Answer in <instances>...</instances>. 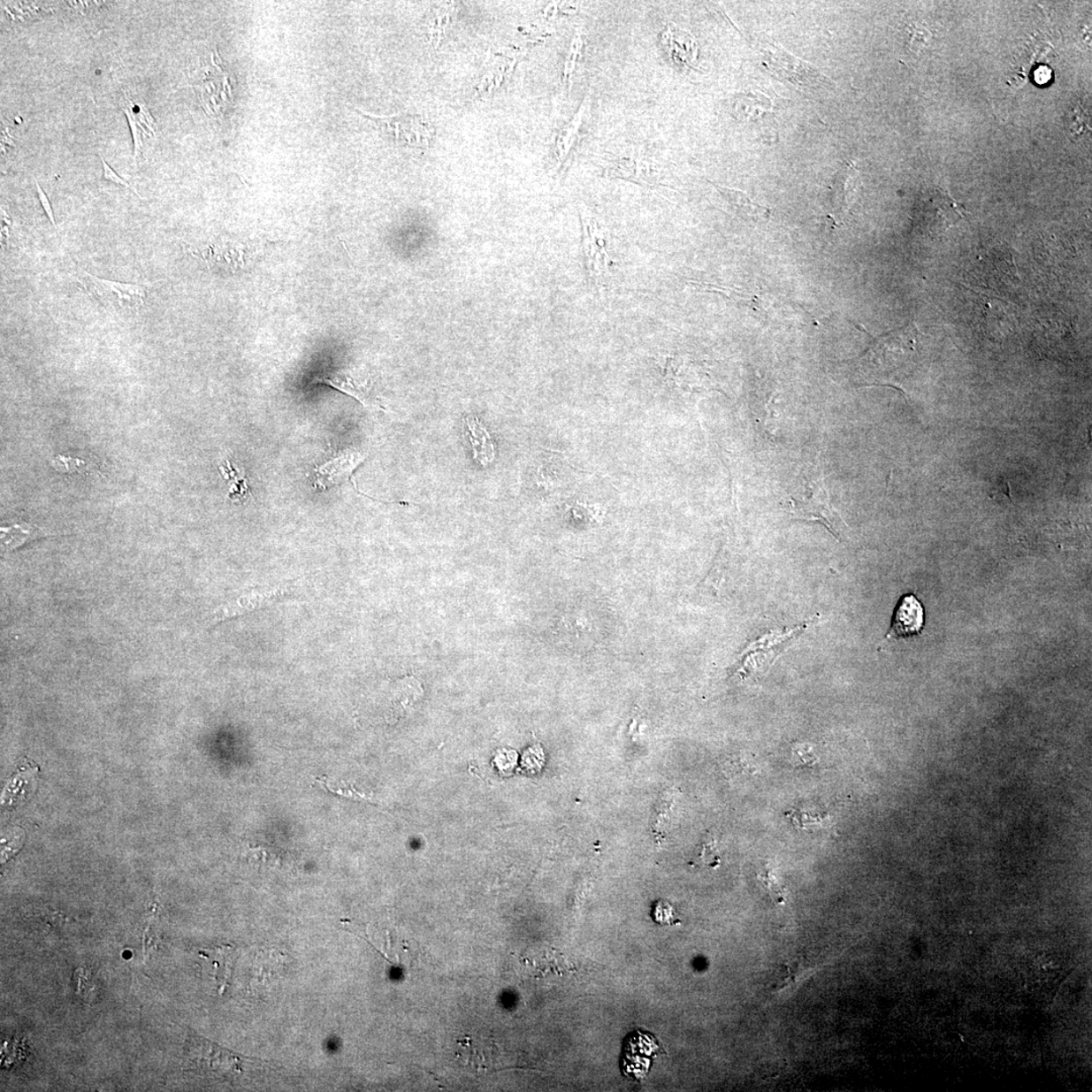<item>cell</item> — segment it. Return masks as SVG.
<instances>
[{"label": "cell", "instance_id": "6da1fadb", "mask_svg": "<svg viewBox=\"0 0 1092 1092\" xmlns=\"http://www.w3.org/2000/svg\"><path fill=\"white\" fill-rule=\"evenodd\" d=\"M968 214L967 209L956 202L946 189L934 187L920 202L918 223L928 236L939 238Z\"/></svg>", "mask_w": 1092, "mask_h": 1092}, {"label": "cell", "instance_id": "7a4b0ae2", "mask_svg": "<svg viewBox=\"0 0 1092 1092\" xmlns=\"http://www.w3.org/2000/svg\"><path fill=\"white\" fill-rule=\"evenodd\" d=\"M760 51L762 65L767 70L798 87L820 88L831 82L810 63L796 58L781 47L767 43Z\"/></svg>", "mask_w": 1092, "mask_h": 1092}, {"label": "cell", "instance_id": "3957f363", "mask_svg": "<svg viewBox=\"0 0 1092 1092\" xmlns=\"http://www.w3.org/2000/svg\"><path fill=\"white\" fill-rule=\"evenodd\" d=\"M807 627L808 623H805L795 626L793 629L772 631L753 641L743 654L742 666L737 673L744 675V677H750L751 675L767 672L779 654L783 653L795 638L805 632Z\"/></svg>", "mask_w": 1092, "mask_h": 1092}, {"label": "cell", "instance_id": "277c9868", "mask_svg": "<svg viewBox=\"0 0 1092 1092\" xmlns=\"http://www.w3.org/2000/svg\"><path fill=\"white\" fill-rule=\"evenodd\" d=\"M80 281L87 292L104 307L138 309L146 299V290L142 286L103 279L82 270Z\"/></svg>", "mask_w": 1092, "mask_h": 1092}, {"label": "cell", "instance_id": "5b68a950", "mask_svg": "<svg viewBox=\"0 0 1092 1092\" xmlns=\"http://www.w3.org/2000/svg\"><path fill=\"white\" fill-rule=\"evenodd\" d=\"M583 248L590 278H607L613 263L609 252V238L596 218L582 216Z\"/></svg>", "mask_w": 1092, "mask_h": 1092}, {"label": "cell", "instance_id": "8992f818", "mask_svg": "<svg viewBox=\"0 0 1092 1092\" xmlns=\"http://www.w3.org/2000/svg\"><path fill=\"white\" fill-rule=\"evenodd\" d=\"M790 503L792 518L819 521L828 528L830 533L840 539L836 531V514L830 505L827 491L822 488L821 485L812 489L808 497L800 500L792 498Z\"/></svg>", "mask_w": 1092, "mask_h": 1092}, {"label": "cell", "instance_id": "52a82bcc", "mask_svg": "<svg viewBox=\"0 0 1092 1092\" xmlns=\"http://www.w3.org/2000/svg\"><path fill=\"white\" fill-rule=\"evenodd\" d=\"M605 172L613 179L638 183L645 187L661 185V175L655 164L640 157H619L606 162Z\"/></svg>", "mask_w": 1092, "mask_h": 1092}, {"label": "cell", "instance_id": "ba28073f", "mask_svg": "<svg viewBox=\"0 0 1092 1092\" xmlns=\"http://www.w3.org/2000/svg\"><path fill=\"white\" fill-rule=\"evenodd\" d=\"M195 1061L201 1067L214 1071V1073L227 1075L241 1073L248 1059L235 1055L228 1050L217 1047L208 1041L195 1040L192 1042Z\"/></svg>", "mask_w": 1092, "mask_h": 1092}, {"label": "cell", "instance_id": "9c48e42d", "mask_svg": "<svg viewBox=\"0 0 1092 1092\" xmlns=\"http://www.w3.org/2000/svg\"><path fill=\"white\" fill-rule=\"evenodd\" d=\"M925 625V610L914 595L900 599L894 611L891 627L886 638H907L917 636Z\"/></svg>", "mask_w": 1092, "mask_h": 1092}, {"label": "cell", "instance_id": "30bf717a", "mask_svg": "<svg viewBox=\"0 0 1092 1092\" xmlns=\"http://www.w3.org/2000/svg\"><path fill=\"white\" fill-rule=\"evenodd\" d=\"M286 593V590L250 591L249 593L221 606L213 615V623L225 622V620L264 607L265 605L279 600Z\"/></svg>", "mask_w": 1092, "mask_h": 1092}, {"label": "cell", "instance_id": "8fae6325", "mask_svg": "<svg viewBox=\"0 0 1092 1092\" xmlns=\"http://www.w3.org/2000/svg\"><path fill=\"white\" fill-rule=\"evenodd\" d=\"M365 456L359 453L349 452L337 456L336 459L323 464L315 470V485L322 489L331 485L347 482L354 475L356 468L363 462Z\"/></svg>", "mask_w": 1092, "mask_h": 1092}, {"label": "cell", "instance_id": "7c38bea8", "mask_svg": "<svg viewBox=\"0 0 1092 1092\" xmlns=\"http://www.w3.org/2000/svg\"><path fill=\"white\" fill-rule=\"evenodd\" d=\"M121 108L126 118H128L134 143H135V149L134 150H135V157H138L141 149H142V136L153 135L155 134L154 126L157 125V122H155L146 104L144 103H138L128 94L124 95Z\"/></svg>", "mask_w": 1092, "mask_h": 1092}, {"label": "cell", "instance_id": "4fadbf2b", "mask_svg": "<svg viewBox=\"0 0 1092 1092\" xmlns=\"http://www.w3.org/2000/svg\"><path fill=\"white\" fill-rule=\"evenodd\" d=\"M666 50L676 65L692 67L697 60L696 40L689 33L670 25L661 36Z\"/></svg>", "mask_w": 1092, "mask_h": 1092}, {"label": "cell", "instance_id": "5bb4252c", "mask_svg": "<svg viewBox=\"0 0 1092 1092\" xmlns=\"http://www.w3.org/2000/svg\"><path fill=\"white\" fill-rule=\"evenodd\" d=\"M714 186L723 197L725 202L728 203L732 213L742 218L743 220L749 222H765L769 220L771 210L752 201L742 190L717 185Z\"/></svg>", "mask_w": 1092, "mask_h": 1092}, {"label": "cell", "instance_id": "9a60e30c", "mask_svg": "<svg viewBox=\"0 0 1092 1092\" xmlns=\"http://www.w3.org/2000/svg\"><path fill=\"white\" fill-rule=\"evenodd\" d=\"M464 424L470 434L469 439L474 450L475 460L483 467L494 462L495 446L488 430L475 417L466 418Z\"/></svg>", "mask_w": 1092, "mask_h": 1092}, {"label": "cell", "instance_id": "2e32d148", "mask_svg": "<svg viewBox=\"0 0 1092 1092\" xmlns=\"http://www.w3.org/2000/svg\"><path fill=\"white\" fill-rule=\"evenodd\" d=\"M314 383L326 385L333 387V389L347 393L348 396L361 401L364 407L371 408L375 405L372 404L368 393H366L364 386L356 382V380L347 375V372L337 371L322 373V375L315 378Z\"/></svg>", "mask_w": 1092, "mask_h": 1092}, {"label": "cell", "instance_id": "e0dca14e", "mask_svg": "<svg viewBox=\"0 0 1092 1092\" xmlns=\"http://www.w3.org/2000/svg\"><path fill=\"white\" fill-rule=\"evenodd\" d=\"M859 173L856 171V168L852 165H849L844 169L843 168L842 171L837 173L834 185L835 189L833 202L834 206L838 210L844 211L845 210L850 209L851 204L854 202V197L859 187Z\"/></svg>", "mask_w": 1092, "mask_h": 1092}, {"label": "cell", "instance_id": "ac0fdd59", "mask_svg": "<svg viewBox=\"0 0 1092 1092\" xmlns=\"http://www.w3.org/2000/svg\"><path fill=\"white\" fill-rule=\"evenodd\" d=\"M368 117L378 125L386 135L396 140L398 143L413 144V135L418 137V131L414 129V126L418 124H416L413 118H409L410 117H405L404 115Z\"/></svg>", "mask_w": 1092, "mask_h": 1092}, {"label": "cell", "instance_id": "d6986e66", "mask_svg": "<svg viewBox=\"0 0 1092 1092\" xmlns=\"http://www.w3.org/2000/svg\"><path fill=\"white\" fill-rule=\"evenodd\" d=\"M2 544L8 549L23 546L27 541L44 537V532L30 524H15L11 527H2Z\"/></svg>", "mask_w": 1092, "mask_h": 1092}, {"label": "cell", "instance_id": "ffe728a7", "mask_svg": "<svg viewBox=\"0 0 1092 1092\" xmlns=\"http://www.w3.org/2000/svg\"><path fill=\"white\" fill-rule=\"evenodd\" d=\"M586 104H584L583 108L579 112H577L576 118L573 119L572 123L569 125L568 129L562 133V135L559 141V154L561 158L566 157L570 146L573 145L574 139L581 128L583 119L586 117Z\"/></svg>", "mask_w": 1092, "mask_h": 1092}, {"label": "cell", "instance_id": "44dd1931", "mask_svg": "<svg viewBox=\"0 0 1092 1092\" xmlns=\"http://www.w3.org/2000/svg\"><path fill=\"white\" fill-rule=\"evenodd\" d=\"M53 466L56 470L65 474L79 473V471L87 470L86 462L65 455H58L57 457H55L53 460Z\"/></svg>", "mask_w": 1092, "mask_h": 1092}, {"label": "cell", "instance_id": "7402d4cb", "mask_svg": "<svg viewBox=\"0 0 1092 1092\" xmlns=\"http://www.w3.org/2000/svg\"><path fill=\"white\" fill-rule=\"evenodd\" d=\"M653 920L660 925L676 926L679 920L675 917L673 907L667 901H659L653 912Z\"/></svg>", "mask_w": 1092, "mask_h": 1092}, {"label": "cell", "instance_id": "603a6c76", "mask_svg": "<svg viewBox=\"0 0 1092 1092\" xmlns=\"http://www.w3.org/2000/svg\"><path fill=\"white\" fill-rule=\"evenodd\" d=\"M760 882L766 885L767 890H769L770 896L775 903L783 904V890H782L781 886L778 884L777 880L772 875V873L766 872L760 874Z\"/></svg>", "mask_w": 1092, "mask_h": 1092}, {"label": "cell", "instance_id": "cb8c5ba5", "mask_svg": "<svg viewBox=\"0 0 1092 1092\" xmlns=\"http://www.w3.org/2000/svg\"><path fill=\"white\" fill-rule=\"evenodd\" d=\"M817 759L813 752V749L808 745H796L793 749V762L796 765L812 767L816 764Z\"/></svg>", "mask_w": 1092, "mask_h": 1092}, {"label": "cell", "instance_id": "d4e9b609", "mask_svg": "<svg viewBox=\"0 0 1092 1092\" xmlns=\"http://www.w3.org/2000/svg\"><path fill=\"white\" fill-rule=\"evenodd\" d=\"M582 47H583V42L581 38L575 39L572 46H570L569 53L568 56V60H567V65H566V70H565V79L566 80H569V76L572 75L574 73L576 63L577 59H579Z\"/></svg>", "mask_w": 1092, "mask_h": 1092}, {"label": "cell", "instance_id": "484cf974", "mask_svg": "<svg viewBox=\"0 0 1092 1092\" xmlns=\"http://www.w3.org/2000/svg\"><path fill=\"white\" fill-rule=\"evenodd\" d=\"M101 158H102V164L103 167V179L114 182L116 183V185L122 186L126 188H130L133 190V192L136 193V195L140 197V199H142V196L139 195L136 188L132 187L128 181H126L125 179L121 178V176L116 173L114 169H112L107 164V162H105L102 155H101Z\"/></svg>", "mask_w": 1092, "mask_h": 1092}, {"label": "cell", "instance_id": "4316f807", "mask_svg": "<svg viewBox=\"0 0 1092 1092\" xmlns=\"http://www.w3.org/2000/svg\"><path fill=\"white\" fill-rule=\"evenodd\" d=\"M33 179H34V183H36L37 194H38V197H39V201H40L41 206H42V208H43V210H44V211H45V214L47 215V217H48L49 220H50V222L52 223L53 227H54L56 230H57V225H56V221H55V217H54V213H53V209H52V206H51V202H50V201H49L48 196H47L46 193L44 192L43 188H42V187H40L38 180H37L36 179H34V176H33Z\"/></svg>", "mask_w": 1092, "mask_h": 1092}, {"label": "cell", "instance_id": "83f0119b", "mask_svg": "<svg viewBox=\"0 0 1092 1092\" xmlns=\"http://www.w3.org/2000/svg\"><path fill=\"white\" fill-rule=\"evenodd\" d=\"M75 978L77 991H79L80 995L87 996L90 990H93L94 984H91L89 981V974H88L87 970L82 968L77 970L75 972Z\"/></svg>", "mask_w": 1092, "mask_h": 1092}]
</instances>
